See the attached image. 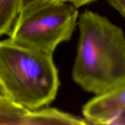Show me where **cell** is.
Masks as SVG:
<instances>
[{"label": "cell", "mask_w": 125, "mask_h": 125, "mask_svg": "<svg viewBox=\"0 0 125 125\" xmlns=\"http://www.w3.org/2000/svg\"><path fill=\"white\" fill-rule=\"evenodd\" d=\"M79 30L72 77L82 89L100 95L125 82V35L106 17L85 10Z\"/></svg>", "instance_id": "cell-1"}, {"label": "cell", "mask_w": 125, "mask_h": 125, "mask_svg": "<svg viewBox=\"0 0 125 125\" xmlns=\"http://www.w3.org/2000/svg\"><path fill=\"white\" fill-rule=\"evenodd\" d=\"M52 55L0 40V81L11 100L32 110L54 100L60 83Z\"/></svg>", "instance_id": "cell-2"}, {"label": "cell", "mask_w": 125, "mask_h": 125, "mask_svg": "<svg viewBox=\"0 0 125 125\" xmlns=\"http://www.w3.org/2000/svg\"><path fill=\"white\" fill-rule=\"evenodd\" d=\"M73 4L46 0L20 12L9 39L20 45L53 54L59 44L70 39L79 18Z\"/></svg>", "instance_id": "cell-3"}, {"label": "cell", "mask_w": 125, "mask_h": 125, "mask_svg": "<svg viewBox=\"0 0 125 125\" xmlns=\"http://www.w3.org/2000/svg\"><path fill=\"white\" fill-rule=\"evenodd\" d=\"M125 112V82L89 100L83 114L89 125H112Z\"/></svg>", "instance_id": "cell-4"}, {"label": "cell", "mask_w": 125, "mask_h": 125, "mask_svg": "<svg viewBox=\"0 0 125 125\" xmlns=\"http://www.w3.org/2000/svg\"><path fill=\"white\" fill-rule=\"evenodd\" d=\"M43 109H30L10 98L0 99V125H44Z\"/></svg>", "instance_id": "cell-5"}, {"label": "cell", "mask_w": 125, "mask_h": 125, "mask_svg": "<svg viewBox=\"0 0 125 125\" xmlns=\"http://www.w3.org/2000/svg\"><path fill=\"white\" fill-rule=\"evenodd\" d=\"M21 0H0V37L8 35L21 10Z\"/></svg>", "instance_id": "cell-6"}, {"label": "cell", "mask_w": 125, "mask_h": 125, "mask_svg": "<svg viewBox=\"0 0 125 125\" xmlns=\"http://www.w3.org/2000/svg\"><path fill=\"white\" fill-rule=\"evenodd\" d=\"M109 3L125 18V0H107Z\"/></svg>", "instance_id": "cell-7"}, {"label": "cell", "mask_w": 125, "mask_h": 125, "mask_svg": "<svg viewBox=\"0 0 125 125\" xmlns=\"http://www.w3.org/2000/svg\"><path fill=\"white\" fill-rule=\"evenodd\" d=\"M59 1L69 2V3L73 4L76 8H79L81 6L91 3V2L95 1V0H59Z\"/></svg>", "instance_id": "cell-8"}, {"label": "cell", "mask_w": 125, "mask_h": 125, "mask_svg": "<svg viewBox=\"0 0 125 125\" xmlns=\"http://www.w3.org/2000/svg\"><path fill=\"white\" fill-rule=\"evenodd\" d=\"M44 1H46V0H21L20 12L23 10L26 9L33 6V5H35Z\"/></svg>", "instance_id": "cell-9"}, {"label": "cell", "mask_w": 125, "mask_h": 125, "mask_svg": "<svg viewBox=\"0 0 125 125\" xmlns=\"http://www.w3.org/2000/svg\"><path fill=\"white\" fill-rule=\"evenodd\" d=\"M113 125H125V112L112 123Z\"/></svg>", "instance_id": "cell-10"}, {"label": "cell", "mask_w": 125, "mask_h": 125, "mask_svg": "<svg viewBox=\"0 0 125 125\" xmlns=\"http://www.w3.org/2000/svg\"><path fill=\"white\" fill-rule=\"evenodd\" d=\"M5 98H9L4 87L2 85V83L0 81V99Z\"/></svg>", "instance_id": "cell-11"}]
</instances>
